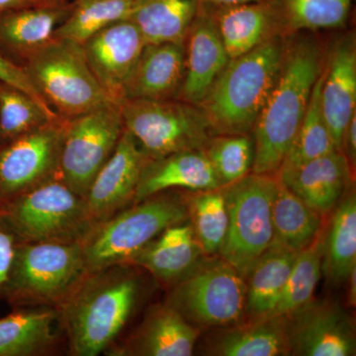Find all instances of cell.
<instances>
[{"instance_id":"cell-8","label":"cell","mask_w":356,"mask_h":356,"mask_svg":"<svg viewBox=\"0 0 356 356\" xmlns=\"http://www.w3.org/2000/svg\"><path fill=\"white\" fill-rule=\"evenodd\" d=\"M245 278L221 257L200 261L172 285L165 303L196 327H227L245 318Z\"/></svg>"},{"instance_id":"cell-33","label":"cell","mask_w":356,"mask_h":356,"mask_svg":"<svg viewBox=\"0 0 356 356\" xmlns=\"http://www.w3.org/2000/svg\"><path fill=\"white\" fill-rule=\"evenodd\" d=\"M186 196L188 220L204 255L215 257L224 245L229 226L224 189L196 191Z\"/></svg>"},{"instance_id":"cell-6","label":"cell","mask_w":356,"mask_h":356,"mask_svg":"<svg viewBox=\"0 0 356 356\" xmlns=\"http://www.w3.org/2000/svg\"><path fill=\"white\" fill-rule=\"evenodd\" d=\"M20 65L62 120L116 104L91 72L83 44L72 40L54 38Z\"/></svg>"},{"instance_id":"cell-16","label":"cell","mask_w":356,"mask_h":356,"mask_svg":"<svg viewBox=\"0 0 356 356\" xmlns=\"http://www.w3.org/2000/svg\"><path fill=\"white\" fill-rule=\"evenodd\" d=\"M184 47V79L177 99L199 106L229 60L208 7L200 4Z\"/></svg>"},{"instance_id":"cell-2","label":"cell","mask_w":356,"mask_h":356,"mask_svg":"<svg viewBox=\"0 0 356 356\" xmlns=\"http://www.w3.org/2000/svg\"><path fill=\"white\" fill-rule=\"evenodd\" d=\"M325 62L320 46L310 37L285 40L277 79L252 130V173L275 175L280 170Z\"/></svg>"},{"instance_id":"cell-17","label":"cell","mask_w":356,"mask_h":356,"mask_svg":"<svg viewBox=\"0 0 356 356\" xmlns=\"http://www.w3.org/2000/svg\"><path fill=\"white\" fill-rule=\"evenodd\" d=\"M200 336L175 309L168 304L151 307L135 332L121 344L105 351L111 356H191Z\"/></svg>"},{"instance_id":"cell-32","label":"cell","mask_w":356,"mask_h":356,"mask_svg":"<svg viewBox=\"0 0 356 356\" xmlns=\"http://www.w3.org/2000/svg\"><path fill=\"white\" fill-rule=\"evenodd\" d=\"M138 0H72L67 19L55 33V38L83 44L103 28L127 20Z\"/></svg>"},{"instance_id":"cell-9","label":"cell","mask_w":356,"mask_h":356,"mask_svg":"<svg viewBox=\"0 0 356 356\" xmlns=\"http://www.w3.org/2000/svg\"><path fill=\"white\" fill-rule=\"evenodd\" d=\"M276 185L275 175L252 172L222 187L229 226L219 257L243 278L273 245V202Z\"/></svg>"},{"instance_id":"cell-30","label":"cell","mask_w":356,"mask_h":356,"mask_svg":"<svg viewBox=\"0 0 356 356\" xmlns=\"http://www.w3.org/2000/svg\"><path fill=\"white\" fill-rule=\"evenodd\" d=\"M356 268V198L348 191L334 208L327 236L323 238L322 273L339 284Z\"/></svg>"},{"instance_id":"cell-19","label":"cell","mask_w":356,"mask_h":356,"mask_svg":"<svg viewBox=\"0 0 356 356\" xmlns=\"http://www.w3.org/2000/svg\"><path fill=\"white\" fill-rule=\"evenodd\" d=\"M321 106L337 151L346 126L356 114V48L353 36L337 41L325 62Z\"/></svg>"},{"instance_id":"cell-13","label":"cell","mask_w":356,"mask_h":356,"mask_svg":"<svg viewBox=\"0 0 356 356\" xmlns=\"http://www.w3.org/2000/svg\"><path fill=\"white\" fill-rule=\"evenodd\" d=\"M285 318L290 355H355L353 321L337 304L312 300Z\"/></svg>"},{"instance_id":"cell-29","label":"cell","mask_w":356,"mask_h":356,"mask_svg":"<svg viewBox=\"0 0 356 356\" xmlns=\"http://www.w3.org/2000/svg\"><path fill=\"white\" fill-rule=\"evenodd\" d=\"M322 217L277 178L273 202V245L295 252L305 250L322 233Z\"/></svg>"},{"instance_id":"cell-11","label":"cell","mask_w":356,"mask_h":356,"mask_svg":"<svg viewBox=\"0 0 356 356\" xmlns=\"http://www.w3.org/2000/svg\"><path fill=\"white\" fill-rule=\"evenodd\" d=\"M124 130L118 104L65 120L60 177L65 184L86 199L93 179L113 154Z\"/></svg>"},{"instance_id":"cell-27","label":"cell","mask_w":356,"mask_h":356,"mask_svg":"<svg viewBox=\"0 0 356 356\" xmlns=\"http://www.w3.org/2000/svg\"><path fill=\"white\" fill-rule=\"evenodd\" d=\"M298 252L271 245L245 276L248 321L268 317L286 284Z\"/></svg>"},{"instance_id":"cell-31","label":"cell","mask_w":356,"mask_h":356,"mask_svg":"<svg viewBox=\"0 0 356 356\" xmlns=\"http://www.w3.org/2000/svg\"><path fill=\"white\" fill-rule=\"evenodd\" d=\"M281 32L337 29L348 19L353 0H271Z\"/></svg>"},{"instance_id":"cell-18","label":"cell","mask_w":356,"mask_h":356,"mask_svg":"<svg viewBox=\"0 0 356 356\" xmlns=\"http://www.w3.org/2000/svg\"><path fill=\"white\" fill-rule=\"evenodd\" d=\"M275 177L322 216L334 210L351 186L350 163L339 151L295 168H281Z\"/></svg>"},{"instance_id":"cell-26","label":"cell","mask_w":356,"mask_h":356,"mask_svg":"<svg viewBox=\"0 0 356 356\" xmlns=\"http://www.w3.org/2000/svg\"><path fill=\"white\" fill-rule=\"evenodd\" d=\"M205 351L218 356L290 355L286 318L266 317L222 327L210 337Z\"/></svg>"},{"instance_id":"cell-3","label":"cell","mask_w":356,"mask_h":356,"mask_svg":"<svg viewBox=\"0 0 356 356\" xmlns=\"http://www.w3.org/2000/svg\"><path fill=\"white\" fill-rule=\"evenodd\" d=\"M285 40L275 34L245 55L229 58L199 106L215 135L252 133L280 72Z\"/></svg>"},{"instance_id":"cell-36","label":"cell","mask_w":356,"mask_h":356,"mask_svg":"<svg viewBox=\"0 0 356 356\" xmlns=\"http://www.w3.org/2000/svg\"><path fill=\"white\" fill-rule=\"evenodd\" d=\"M56 120L62 119L24 91L0 81V146Z\"/></svg>"},{"instance_id":"cell-24","label":"cell","mask_w":356,"mask_h":356,"mask_svg":"<svg viewBox=\"0 0 356 356\" xmlns=\"http://www.w3.org/2000/svg\"><path fill=\"white\" fill-rule=\"evenodd\" d=\"M14 310L0 318V356H42L57 350L63 332L57 309Z\"/></svg>"},{"instance_id":"cell-35","label":"cell","mask_w":356,"mask_h":356,"mask_svg":"<svg viewBox=\"0 0 356 356\" xmlns=\"http://www.w3.org/2000/svg\"><path fill=\"white\" fill-rule=\"evenodd\" d=\"M323 238L321 233L308 248L298 252L286 284L268 317H287L313 300L322 275Z\"/></svg>"},{"instance_id":"cell-43","label":"cell","mask_w":356,"mask_h":356,"mask_svg":"<svg viewBox=\"0 0 356 356\" xmlns=\"http://www.w3.org/2000/svg\"><path fill=\"white\" fill-rule=\"evenodd\" d=\"M355 270L353 271V273H350V275L348 276V280H346V281H348V284H350V286H348V302H350V306L355 305V300H356V290H355L356 270H355Z\"/></svg>"},{"instance_id":"cell-38","label":"cell","mask_w":356,"mask_h":356,"mask_svg":"<svg viewBox=\"0 0 356 356\" xmlns=\"http://www.w3.org/2000/svg\"><path fill=\"white\" fill-rule=\"evenodd\" d=\"M19 243L17 236L0 214V301L4 300L6 296L7 281L13 266L16 248Z\"/></svg>"},{"instance_id":"cell-28","label":"cell","mask_w":356,"mask_h":356,"mask_svg":"<svg viewBox=\"0 0 356 356\" xmlns=\"http://www.w3.org/2000/svg\"><path fill=\"white\" fill-rule=\"evenodd\" d=\"M199 7V0H138L128 20L147 44L184 43Z\"/></svg>"},{"instance_id":"cell-37","label":"cell","mask_w":356,"mask_h":356,"mask_svg":"<svg viewBox=\"0 0 356 356\" xmlns=\"http://www.w3.org/2000/svg\"><path fill=\"white\" fill-rule=\"evenodd\" d=\"M203 149L222 187L252 172L254 142L250 134L213 136Z\"/></svg>"},{"instance_id":"cell-40","label":"cell","mask_w":356,"mask_h":356,"mask_svg":"<svg viewBox=\"0 0 356 356\" xmlns=\"http://www.w3.org/2000/svg\"><path fill=\"white\" fill-rule=\"evenodd\" d=\"M341 152L348 159L351 170L355 168L356 161V114L353 115L350 123L344 130Z\"/></svg>"},{"instance_id":"cell-1","label":"cell","mask_w":356,"mask_h":356,"mask_svg":"<svg viewBox=\"0 0 356 356\" xmlns=\"http://www.w3.org/2000/svg\"><path fill=\"white\" fill-rule=\"evenodd\" d=\"M142 291V280L132 264L86 274L57 309L70 355L105 353L133 317Z\"/></svg>"},{"instance_id":"cell-15","label":"cell","mask_w":356,"mask_h":356,"mask_svg":"<svg viewBox=\"0 0 356 356\" xmlns=\"http://www.w3.org/2000/svg\"><path fill=\"white\" fill-rule=\"evenodd\" d=\"M146 44L128 19L103 28L81 44L91 72L116 104L123 100L124 86Z\"/></svg>"},{"instance_id":"cell-12","label":"cell","mask_w":356,"mask_h":356,"mask_svg":"<svg viewBox=\"0 0 356 356\" xmlns=\"http://www.w3.org/2000/svg\"><path fill=\"white\" fill-rule=\"evenodd\" d=\"M65 120L51 121L0 146V204L60 175Z\"/></svg>"},{"instance_id":"cell-39","label":"cell","mask_w":356,"mask_h":356,"mask_svg":"<svg viewBox=\"0 0 356 356\" xmlns=\"http://www.w3.org/2000/svg\"><path fill=\"white\" fill-rule=\"evenodd\" d=\"M0 81H3L9 86H13L14 88L24 91L28 95L34 98L37 102H39L44 109L48 110L51 113H55L53 109L44 102L43 97L40 95L38 90L34 88L22 67L14 64L7 58L2 57L1 55H0Z\"/></svg>"},{"instance_id":"cell-5","label":"cell","mask_w":356,"mask_h":356,"mask_svg":"<svg viewBox=\"0 0 356 356\" xmlns=\"http://www.w3.org/2000/svg\"><path fill=\"white\" fill-rule=\"evenodd\" d=\"M88 273L81 243H19L4 301L13 309H58Z\"/></svg>"},{"instance_id":"cell-41","label":"cell","mask_w":356,"mask_h":356,"mask_svg":"<svg viewBox=\"0 0 356 356\" xmlns=\"http://www.w3.org/2000/svg\"><path fill=\"white\" fill-rule=\"evenodd\" d=\"M53 0H0V14L17 10L25 7L39 6Z\"/></svg>"},{"instance_id":"cell-42","label":"cell","mask_w":356,"mask_h":356,"mask_svg":"<svg viewBox=\"0 0 356 356\" xmlns=\"http://www.w3.org/2000/svg\"><path fill=\"white\" fill-rule=\"evenodd\" d=\"M259 1H261V0H199L200 4L208 7L235 6Z\"/></svg>"},{"instance_id":"cell-7","label":"cell","mask_w":356,"mask_h":356,"mask_svg":"<svg viewBox=\"0 0 356 356\" xmlns=\"http://www.w3.org/2000/svg\"><path fill=\"white\" fill-rule=\"evenodd\" d=\"M0 214L20 243H81L95 226L86 199L60 175L0 204Z\"/></svg>"},{"instance_id":"cell-20","label":"cell","mask_w":356,"mask_h":356,"mask_svg":"<svg viewBox=\"0 0 356 356\" xmlns=\"http://www.w3.org/2000/svg\"><path fill=\"white\" fill-rule=\"evenodd\" d=\"M221 187V181L204 149L177 152L161 158L147 159L134 203L175 189L196 192Z\"/></svg>"},{"instance_id":"cell-22","label":"cell","mask_w":356,"mask_h":356,"mask_svg":"<svg viewBox=\"0 0 356 356\" xmlns=\"http://www.w3.org/2000/svg\"><path fill=\"white\" fill-rule=\"evenodd\" d=\"M203 255L191 222L185 221L166 228L127 264L145 269L163 284L173 285L191 273Z\"/></svg>"},{"instance_id":"cell-23","label":"cell","mask_w":356,"mask_h":356,"mask_svg":"<svg viewBox=\"0 0 356 356\" xmlns=\"http://www.w3.org/2000/svg\"><path fill=\"white\" fill-rule=\"evenodd\" d=\"M72 8V0H53L0 14V44L21 62L55 38L56 30Z\"/></svg>"},{"instance_id":"cell-14","label":"cell","mask_w":356,"mask_h":356,"mask_svg":"<svg viewBox=\"0 0 356 356\" xmlns=\"http://www.w3.org/2000/svg\"><path fill=\"white\" fill-rule=\"evenodd\" d=\"M149 156L124 130L116 149L97 173L86 196L89 216L99 224L132 205Z\"/></svg>"},{"instance_id":"cell-10","label":"cell","mask_w":356,"mask_h":356,"mask_svg":"<svg viewBox=\"0 0 356 356\" xmlns=\"http://www.w3.org/2000/svg\"><path fill=\"white\" fill-rule=\"evenodd\" d=\"M124 127L149 159L203 149L215 136L198 105L184 100H123Z\"/></svg>"},{"instance_id":"cell-25","label":"cell","mask_w":356,"mask_h":356,"mask_svg":"<svg viewBox=\"0 0 356 356\" xmlns=\"http://www.w3.org/2000/svg\"><path fill=\"white\" fill-rule=\"evenodd\" d=\"M208 8L214 16L229 58L254 50L273 35H282L278 14L271 0Z\"/></svg>"},{"instance_id":"cell-4","label":"cell","mask_w":356,"mask_h":356,"mask_svg":"<svg viewBox=\"0 0 356 356\" xmlns=\"http://www.w3.org/2000/svg\"><path fill=\"white\" fill-rule=\"evenodd\" d=\"M188 220L186 196L168 191L96 224L81 243L88 273L128 264L168 227Z\"/></svg>"},{"instance_id":"cell-21","label":"cell","mask_w":356,"mask_h":356,"mask_svg":"<svg viewBox=\"0 0 356 356\" xmlns=\"http://www.w3.org/2000/svg\"><path fill=\"white\" fill-rule=\"evenodd\" d=\"M184 72V43L146 44L124 86L123 100L175 99Z\"/></svg>"},{"instance_id":"cell-34","label":"cell","mask_w":356,"mask_h":356,"mask_svg":"<svg viewBox=\"0 0 356 356\" xmlns=\"http://www.w3.org/2000/svg\"><path fill=\"white\" fill-rule=\"evenodd\" d=\"M323 79L324 70L314 86L303 120L280 170L295 168L337 151L321 106Z\"/></svg>"}]
</instances>
